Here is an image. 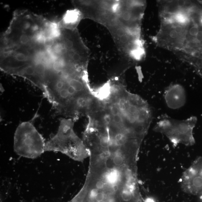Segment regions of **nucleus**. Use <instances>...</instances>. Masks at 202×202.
I'll list each match as a JSON object with an SVG mask.
<instances>
[{
	"label": "nucleus",
	"instance_id": "7ed1b4c3",
	"mask_svg": "<svg viewBox=\"0 0 202 202\" xmlns=\"http://www.w3.org/2000/svg\"><path fill=\"white\" fill-rule=\"evenodd\" d=\"M197 121L194 116L181 120L163 116L157 122L154 130L165 135L174 146H192L195 143L193 130Z\"/></svg>",
	"mask_w": 202,
	"mask_h": 202
},
{
	"label": "nucleus",
	"instance_id": "0eeeda50",
	"mask_svg": "<svg viewBox=\"0 0 202 202\" xmlns=\"http://www.w3.org/2000/svg\"><path fill=\"white\" fill-rule=\"evenodd\" d=\"M81 17V12L78 10L68 11L62 19L58 21V23L62 28L75 30Z\"/></svg>",
	"mask_w": 202,
	"mask_h": 202
},
{
	"label": "nucleus",
	"instance_id": "a211bd4d",
	"mask_svg": "<svg viewBox=\"0 0 202 202\" xmlns=\"http://www.w3.org/2000/svg\"><path fill=\"white\" fill-rule=\"evenodd\" d=\"M200 197L201 199V200H202V196H201V197Z\"/></svg>",
	"mask_w": 202,
	"mask_h": 202
},
{
	"label": "nucleus",
	"instance_id": "6e6552de",
	"mask_svg": "<svg viewBox=\"0 0 202 202\" xmlns=\"http://www.w3.org/2000/svg\"><path fill=\"white\" fill-rule=\"evenodd\" d=\"M122 19L126 21H130L132 17L131 12L129 11H123L121 15Z\"/></svg>",
	"mask_w": 202,
	"mask_h": 202
},
{
	"label": "nucleus",
	"instance_id": "f257e3e1",
	"mask_svg": "<svg viewBox=\"0 0 202 202\" xmlns=\"http://www.w3.org/2000/svg\"><path fill=\"white\" fill-rule=\"evenodd\" d=\"M58 26L57 21L43 23L8 49L3 58L7 73L24 78L39 88L46 73L42 65L43 59Z\"/></svg>",
	"mask_w": 202,
	"mask_h": 202
},
{
	"label": "nucleus",
	"instance_id": "2eb2a0df",
	"mask_svg": "<svg viewBox=\"0 0 202 202\" xmlns=\"http://www.w3.org/2000/svg\"><path fill=\"white\" fill-rule=\"evenodd\" d=\"M186 5V2L184 1H179L178 2V5L180 7H182Z\"/></svg>",
	"mask_w": 202,
	"mask_h": 202
},
{
	"label": "nucleus",
	"instance_id": "ddd939ff",
	"mask_svg": "<svg viewBox=\"0 0 202 202\" xmlns=\"http://www.w3.org/2000/svg\"><path fill=\"white\" fill-rule=\"evenodd\" d=\"M129 37L126 35H123L120 37V41L123 43H127L129 40Z\"/></svg>",
	"mask_w": 202,
	"mask_h": 202
},
{
	"label": "nucleus",
	"instance_id": "f8f14e48",
	"mask_svg": "<svg viewBox=\"0 0 202 202\" xmlns=\"http://www.w3.org/2000/svg\"><path fill=\"white\" fill-rule=\"evenodd\" d=\"M179 35V34H178L174 29H173L171 30L169 32V36L170 37L171 39L177 38H178V37Z\"/></svg>",
	"mask_w": 202,
	"mask_h": 202
},
{
	"label": "nucleus",
	"instance_id": "4468645a",
	"mask_svg": "<svg viewBox=\"0 0 202 202\" xmlns=\"http://www.w3.org/2000/svg\"><path fill=\"white\" fill-rule=\"evenodd\" d=\"M196 40L199 42H202V31H199L197 35L195 36Z\"/></svg>",
	"mask_w": 202,
	"mask_h": 202
},
{
	"label": "nucleus",
	"instance_id": "9d476101",
	"mask_svg": "<svg viewBox=\"0 0 202 202\" xmlns=\"http://www.w3.org/2000/svg\"><path fill=\"white\" fill-rule=\"evenodd\" d=\"M199 30L198 27L196 26H193L189 30V33L190 35L192 36H196L199 32Z\"/></svg>",
	"mask_w": 202,
	"mask_h": 202
},
{
	"label": "nucleus",
	"instance_id": "1a4fd4ad",
	"mask_svg": "<svg viewBox=\"0 0 202 202\" xmlns=\"http://www.w3.org/2000/svg\"><path fill=\"white\" fill-rule=\"evenodd\" d=\"M195 165L196 168L202 174V157L196 159Z\"/></svg>",
	"mask_w": 202,
	"mask_h": 202
},
{
	"label": "nucleus",
	"instance_id": "dca6fc26",
	"mask_svg": "<svg viewBox=\"0 0 202 202\" xmlns=\"http://www.w3.org/2000/svg\"><path fill=\"white\" fill-rule=\"evenodd\" d=\"M97 202H107V201L106 200H103L101 201H98Z\"/></svg>",
	"mask_w": 202,
	"mask_h": 202
},
{
	"label": "nucleus",
	"instance_id": "423d86ee",
	"mask_svg": "<svg viewBox=\"0 0 202 202\" xmlns=\"http://www.w3.org/2000/svg\"><path fill=\"white\" fill-rule=\"evenodd\" d=\"M164 97L167 106L171 109L181 108L187 101L185 90L182 86L178 84L168 87L164 92Z\"/></svg>",
	"mask_w": 202,
	"mask_h": 202
},
{
	"label": "nucleus",
	"instance_id": "39448f33",
	"mask_svg": "<svg viewBox=\"0 0 202 202\" xmlns=\"http://www.w3.org/2000/svg\"><path fill=\"white\" fill-rule=\"evenodd\" d=\"M180 184L184 192L202 196V174L192 165L183 173Z\"/></svg>",
	"mask_w": 202,
	"mask_h": 202
},
{
	"label": "nucleus",
	"instance_id": "20e7f679",
	"mask_svg": "<svg viewBox=\"0 0 202 202\" xmlns=\"http://www.w3.org/2000/svg\"><path fill=\"white\" fill-rule=\"evenodd\" d=\"M44 139L30 121L22 123L14 136V150L23 157L35 159L45 152Z\"/></svg>",
	"mask_w": 202,
	"mask_h": 202
},
{
	"label": "nucleus",
	"instance_id": "f03ea898",
	"mask_svg": "<svg viewBox=\"0 0 202 202\" xmlns=\"http://www.w3.org/2000/svg\"><path fill=\"white\" fill-rule=\"evenodd\" d=\"M74 122L72 119H61L57 133L46 143L45 152H60L79 161L89 155L83 141L74 131Z\"/></svg>",
	"mask_w": 202,
	"mask_h": 202
},
{
	"label": "nucleus",
	"instance_id": "9b49d317",
	"mask_svg": "<svg viewBox=\"0 0 202 202\" xmlns=\"http://www.w3.org/2000/svg\"><path fill=\"white\" fill-rule=\"evenodd\" d=\"M183 27L184 26L178 24L174 26L173 29L178 34L180 35L184 32V29Z\"/></svg>",
	"mask_w": 202,
	"mask_h": 202
},
{
	"label": "nucleus",
	"instance_id": "f3484780",
	"mask_svg": "<svg viewBox=\"0 0 202 202\" xmlns=\"http://www.w3.org/2000/svg\"><path fill=\"white\" fill-rule=\"evenodd\" d=\"M201 23L202 24V17H201Z\"/></svg>",
	"mask_w": 202,
	"mask_h": 202
}]
</instances>
